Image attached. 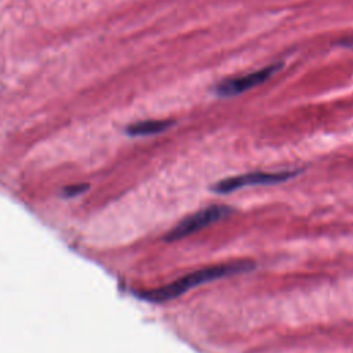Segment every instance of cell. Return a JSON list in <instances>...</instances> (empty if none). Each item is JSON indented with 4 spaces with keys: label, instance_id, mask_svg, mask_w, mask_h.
I'll use <instances>...</instances> for the list:
<instances>
[{
    "label": "cell",
    "instance_id": "cell-1",
    "mask_svg": "<svg viewBox=\"0 0 353 353\" xmlns=\"http://www.w3.org/2000/svg\"><path fill=\"white\" fill-rule=\"evenodd\" d=\"M252 269V263L247 261L240 262H230V263H221V265H212L208 268H203L194 272H190L172 283L149 290L143 292L141 296L150 301V302H165L170 299H175L176 296L185 294L186 291L196 288L204 283H210L212 280H218L226 276H232L236 273H243Z\"/></svg>",
    "mask_w": 353,
    "mask_h": 353
},
{
    "label": "cell",
    "instance_id": "cell-2",
    "mask_svg": "<svg viewBox=\"0 0 353 353\" xmlns=\"http://www.w3.org/2000/svg\"><path fill=\"white\" fill-rule=\"evenodd\" d=\"M228 214H229V208L223 207V205H211L204 210H200V211L186 216L185 219H182L172 230H170V233L167 234V240L175 241V240L185 239V237L201 230L203 228L222 219Z\"/></svg>",
    "mask_w": 353,
    "mask_h": 353
},
{
    "label": "cell",
    "instance_id": "cell-3",
    "mask_svg": "<svg viewBox=\"0 0 353 353\" xmlns=\"http://www.w3.org/2000/svg\"><path fill=\"white\" fill-rule=\"evenodd\" d=\"M295 172L292 171H280V172H248L241 174L236 176H229L222 181H219L216 185H214V192L216 193H232L234 190L247 188V186H256V185H272L284 182L290 178H292Z\"/></svg>",
    "mask_w": 353,
    "mask_h": 353
},
{
    "label": "cell",
    "instance_id": "cell-4",
    "mask_svg": "<svg viewBox=\"0 0 353 353\" xmlns=\"http://www.w3.org/2000/svg\"><path fill=\"white\" fill-rule=\"evenodd\" d=\"M281 68V63L269 65L261 70H255L239 77L223 80L216 85V94L221 97H234L240 95L262 83L269 80L279 69Z\"/></svg>",
    "mask_w": 353,
    "mask_h": 353
},
{
    "label": "cell",
    "instance_id": "cell-5",
    "mask_svg": "<svg viewBox=\"0 0 353 353\" xmlns=\"http://www.w3.org/2000/svg\"><path fill=\"white\" fill-rule=\"evenodd\" d=\"M172 125L171 120H145L127 127V134L131 137H145L165 131Z\"/></svg>",
    "mask_w": 353,
    "mask_h": 353
},
{
    "label": "cell",
    "instance_id": "cell-6",
    "mask_svg": "<svg viewBox=\"0 0 353 353\" xmlns=\"http://www.w3.org/2000/svg\"><path fill=\"white\" fill-rule=\"evenodd\" d=\"M338 46L341 47H345V48H353V36H349V37H343L341 40H338L336 43Z\"/></svg>",
    "mask_w": 353,
    "mask_h": 353
}]
</instances>
